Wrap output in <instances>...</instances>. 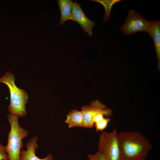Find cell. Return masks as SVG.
<instances>
[{"label":"cell","mask_w":160,"mask_h":160,"mask_svg":"<svg viewBox=\"0 0 160 160\" xmlns=\"http://www.w3.org/2000/svg\"><path fill=\"white\" fill-rule=\"evenodd\" d=\"M119 135L121 160L146 158L152 148L148 140L137 131H123Z\"/></svg>","instance_id":"cell-1"},{"label":"cell","mask_w":160,"mask_h":160,"mask_svg":"<svg viewBox=\"0 0 160 160\" xmlns=\"http://www.w3.org/2000/svg\"><path fill=\"white\" fill-rule=\"evenodd\" d=\"M15 80L14 75L10 71L0 78V82L6 84L10 91V102L8 108L10 113L23 117L26 114L25 105L28 103V95L25 91L16 87Z\"/></svg>","instance_id":"cell-2"},{"label":"cell","mask_w":160,"mask_h":160,"mask_svg":"<svg viewBox=\"0 0 160 160\" xmlns=\"http://www.w3.org/2000/svg\"><path fill=\"white\" fill-rule=\"evenodd\" d=\"M11 129L8 134V143L5 147L9 160H20L21 150L24 147L22 140L28 135V131L20 127L18 117L10 113L7 115Z\"/></svg>","instance_id":"cell-3"},{"label":"cell","mask_w":160,"mask_h":160,"mask_svg":"<svg viewBox=\"0 0 160 160\" xmlns=\"http://www.w3.org/2000/svg\"><path fill=\"white\" fill-rule=\"evenodd\" d=\"M97 143L99 151L108 160H121L119 133L116 129L103 132Z\"/></svg>","instance_id":"cell-4"},{"label":"cell","mask_w":160,"mask_h":160,"mask_svg":"<svg viewBox=\"0 0 160 160\" xmlns=\"http://www.w3.org/2000/svg\"><path fill=\"white\" fill-rule=\"evenodd\" d=\"M153 22L146 20L139 13L130 9L123 24L119 30L124 36H128L139 31L150 33Z\"/></svg>","instance_id":"cell-5"},{"label":"cell","mask_w":160,"mask_h":160,"mask_svg":"<svg viewBox=\"0 0 160 160\" xmlns=\"http://www.w3.org/2000/svg\"><path fill=\"white\" fill-rule=\"evenodd\" d=\"M82 114L83 127L92 128L94 124L92 119L96 114L102 113L107 117L111 116L112 109L107 108L105 105L102 103L98 99L91 102L89 105H84L81 107Z\"/></svg>","instance_id":"cell-6"},{"label":"cell","mask_w":160,"mask_h":160,"mask_svg":"<svg viewBox=\"0 0 160 160\" xmlns=\"http://www.w3.org/2000/svg\"><path fill=\"white\" fill-rule=\"evenodd\" d=\"M72 12L76 22L80 24L85 33H88L89 36H91L93 33L92 30L95 23L88 19L82 10L80 4L76 1L73 2Z\"/></svg>","instance_id":"cell-7"},{"label":"cell","mask_w":160,"mask_h":160,"mask_svg":"<svg viewBox=\"0 0 160 160\" xmlns=\"http://www.w3.org/2000/svg\"><path fill=\"white\" fill-rule=\"evenodd\" d=\"M38 139L37 136L34 137L25 144V146L27 150H21L20 160H53V156L50 153L43 159L39 158L36 155V149L38 148L36 143Z\"/></svg>","instance_id":"cell-8"},{"label":"cell","mask_w":160,"mask_h":160,"mask_svg":"<svg viewBox=\"0 0 160 160\" xmlns=\"http://www.w3.org/2000/svg\"><path fill=\"white\" fill-rule=\"evenodd\" d=\"M57 2L61 13L59 25H62L66 21L71 20L76 22L72 12L73 2L71 0H58Z\"/></svg>","instance_id":"cell-9"},{"label":"cell","mask_w":160,"mask_h":160,"mask_svg":"<svg viewBox=\"0 0 160 160\" xmlns=\"http://www.w3.org/2000/svg\"><path fill=\"white\" fill-rule=\"evenodd\" d=\"M153 23L149 35L153 39L158 59V67L160 69V21L152 20Z\"/></svg>","instance_id":"cell-10"},{"label":"cell","mask_w":160,"mask_h":160,"mask_svg":"<svg viewBox=\"0 0 160 160\" xmlns=\"http://www.w3.org/2000/svg\"><path fill=\"white\" fill-rule=\"evenodd\" d=\"M65 123L70 128L75 127H83L82 114L81 111L73 109L67 116Z\"/></svg>","instance_id":"cell-11"},{"label":"cell","mask_w":160,"mask_h":160,"mask_svg":"<svg viewBox=\"0 0 160 160\" xmlns=\"http://www.w3.org/2000/svg\"><path fill=\"white\" fill-rule=\"evenodd\" d=\"M91 1H94L100 3L103 6L105 9V14L103 20L104 22H106L109 18L110 12L113 5L116 3L120 1V0H92Z\"/></svg>","instance_id":"cell-12"},{"label":"cell","mask_w":160,"mask_h":160,"mask_svg":"<svg viewBox=\"0 0 160 160\" xmlns=\"http://www.w3.org/2000/svg\"><path fill=\"white\" fill-rule=\"evenodd\" d=\"M111 121L109 118H104L100 122L95 124L97 131H102L107 127L108 123Z\"/></svg>","instance_id":"cell-13"},{"label":"cell","mask_w":160,"mask_h":160,"mask_svg":"<svg viewBox=\"0 0 160 160\" xmlns=\"http://www.w3.org/2000/svg\"><path fill=\"white\" fill-rule=\"evenodd\" d=\"M87 156L89 160H108L99 151L94 154H89Z\"/></svg>","instance_id":"cell-14"},{"label":"cell","mask_w":160,"mask_h":160,"mask_svg":"<svg viewBox=\"0 0 160 160\" xmlns=\"http://www.w3.org/2000/svg\"><path fill=\"white\" fill-rule=\"evenodd\" d=\"M9 160V158L5 147L0 143V160Z\"/></svg>","instance_id":"cell-15"},{"label":"cell","mask_w":160,"mask_h":160,"mask_svg":"<svg viewBox=\"0 0 160 160\" xmlns=\"http://www.w3.org/2000/svg\"><path fill=\"white\" fill-rule=\"evenodd\" d=\"M104 115L102 113H98L95 115L92 119L93 124L94 125V124L101 121L104 118Z\"/></svg>","instance_id":"cell-16"},{"label":"cell","mask_w":160,"mask_h":160,"mask_svg":"<svg viewBox=\"0 0 160 160\" xmlns=\"http://www.w3.org/2000/svg\"><path fill=\"white\" fill-rule=\"evenodd\" d=\"M146 158H142L134 160H145Z\"/></svg>","instance_id":"cell-17"}]
</instances>
